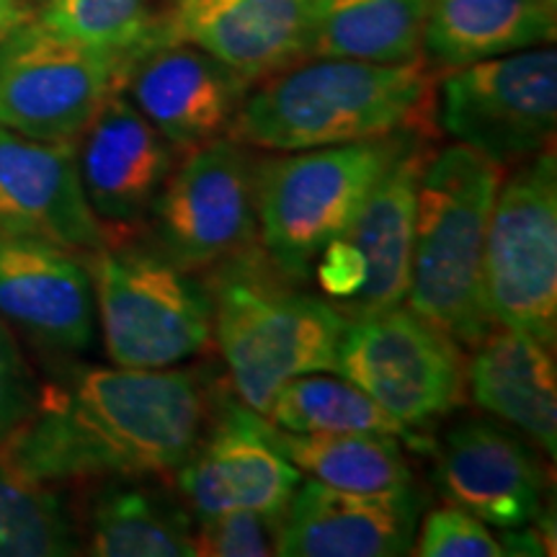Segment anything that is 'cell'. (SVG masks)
Listing matches in <instances>:
<instances>
[{
	"instance_id": "1",
	"label": "cell",
	"mask_w": 557,
	"mask_h": 557,
	"mask_svg": "<svg viewBox=\"0 0 557 557\" xmlns=\"http://www.w3.org/2000/svg\"><path fill=\"white\" fill-rule=\"evenodd\" d=\"M212 395L197 369L83 367L37 393L0 444L45 483L173 475L205 436Z\"/></svg>"
},
{
	"instance_id": "2",
	"label": "cell",
	"mask_w": 557,
	"mask_h": 557,
	"mask_svg": "<svg viewBox=\"0 0 557 557\" xmlns=\"http://www.w3.org/2000/svg\"><path fill=\"white\" fill-rule=\"evenodd\" d=\"M248 88L227 137L246 148L297 152L423 129L434 81L426 62L308 58Z\"/></svg>"
},
{
	"instance_id": "3",
	"label": "cell",
	"mask_w": 557,
	"mask_h": 557,
	"mask_svg": "<svg viewBox=\"0 0 557 557\" xmlns=\"http://www.w3.org/2000/svg\"><path fill=\"white\" fill-rule=\"evenodd\" d=\"M212 336L243 406L263 416L284 382L333 372L346 318L299 289L261 246L209 269Z\"/></svg>"
},
{
	"instance_id": "4",
	"label": "cell",
	"mask_w": 557,
	"mask_h": 557,
	"mask_svg": "<svg viewBox=\"0 0 557 557\" xmlns=\"http://www.w3.org/2000/svg\"><path fill=\"white\" fill-rule=\"evenodd\" d=\"M500 181L498 163L455 143L429 156L418 184L406 302L459 346L472 348L493 325L483 259Z\"/></svg>"
},
{
	"instance_id": "5",
	"label": "cell",
	"mask_w": 557,
	"mask_h": 557,
	"mask_svg": "<svg viewBox=\"0 0 557 557\" xmlns=\"http://www.w3.org/2000/svg\"><path fill=\"white\" fill-rule=\"evenodd\" d=\"M413 132L259 160V246L295 282H305L323 248L346 233L369 189Z\"/></svg>"
},
{
	"instance_id": "6",
	"label": "cell",
	"mask_w": 557,
	"mask_h": 557,
	"mask_svg": "<svg viewBox=\"0 0 557 557\" xmlns=\"http://www.w3.org/2000/svg\"><path fill=\"white\" fill-rule=\"evenodd\" d=\"M86 259L96 318L116 367H178L214 344L207 284L158 248L109 243Z\"/></svg>"
},
{
	"instance_id": "7",
	"label": "cell",
	"mask_w": 557,
	"mask_h": 557,
	"mask_svg": "<svg viewBox=\"0 0 557 557\" xmlns=\"http://www.w3.org/2000/svg\"><path fill=\"white\" fill-rule=\"evenodd\" d=\"M483 289L493 323L555 348L557 158L547 148L504 176L487 222Z\"/></svg>"
},
{
	"instance_id": "8",
	"label": "cell",
	"mask_w": 557,
	"mask_h": 557,
	"mask_svg": "<svg viewBox=\"0 0 557 557\" xmlns=\"http://www.w3.org/2000/svg\"><path fill=\"white\" fill-rule=\"evenodd\" d=\"M444 135L500 169L553 148L557 52L553 45L447 70L431 101Z\"/></svg>"
},
{
	"instance_id": "9",
	"label": "cell",
	"mask_w": 557,
	"mask_h": 557,
	"mask_svg": "<svg viewBox=\"0 0 557 557\" xmlns=\"http://www.w3.org/2000/svg\"><path fill=\"white\" fill-rule=\"evenodd\" d=\"M333 372L364 389L408 429L455 413L468 393L462 346L403 305L346 320Z\"/></svg>"
},
{
	"instance_id": "10",
	"label": "cell",
	"mask_w": 557,
	"mask_h": 557,
	"mask_svg": "<svg viewBox=\"0 0 557 557\" xmlns=\"http://www.w3.org/2000/svg\"><path fill=\"white\" fill-rule=\"evenodd\" d=\"M426 132H413L369 189L341 238L323 248L315 274L323 295L346 320L393 310L406 302L413 256L418 184L429 163Z\"/></svg>"
},
{
	"instance_id": "11",
	"label": "cell",
	"mask_w": 557,
	"mask_h": 557,
	"mask_svg": "<svg viewBox=\"0 0 557 557\" xmlns=\"http://www.w3.org/2000/svg\"><path fill=\"white\" fill-rule=\"evenodd\" d=\"M122 60L29 16L0 41V127L41 143L78 139L120 88Z\"/></svg>"
},
{
	"instance_id": "12",
	"label": "cell",
	"mask_w": 557,
	"mask_h": 557,
	"mask_svg": "<svg viewBox=\"0 0 557 557\" xmlns=\"http://www.w3.org/2000/svg\"><path fill=\"white\" fill-rule=\"evenodd\" d=\"M259 160L233 137L186 152L150 209L156 248L184 271H209L259 246Z\"/></svg>"
},
{
	"instance_id": "13",
	"label": "cell",
	"mask_w": 557,
	"mask_h": 557,
	"mask_svg": "<svg viewBox=\"0 0 557 557\" xmlns=\"http://www.w3.org/2000/svg\"><path fill=\"white\" fill-rule=\"evenodd\" d=\"M250 83L184 41H139L122 60L120 90L178 152L225 137Z\"/></svg>"
},
{
	"instance_id": "14",
	"label": "cell",
	"mask_w": 557,
	"mask_h": 557,
	"mask_svg": "<svg viewBox=\"0 0 557 557\" xmlns=\"http://www.w3.org/2000/svg\"><path fill=\"white\" fill-rule=\"evenodd\" d=\"M434 449L436 485L451 506L504 532L540 517L545 465L517 431L491 418H462L444 431Z\"/></svg>"
},
{
	"instance_id": "15",
	"label": "cell",
	"mask_w": 557,
	"mask_h": 557,
	"mask_svg": "<svg viewBox=\"0 0 557 557\" xmlns=\"http://www.w3.org/2000/svg\"><path fill=\"white\" fill-rule=\"evenodd\" d=\"M173 475L194 519L235 508L284 517L302 480V472L271 438L267 418L248 406H227L225 416L205 431L197 449Z\"/></svg>"
},
{
	"instance_id": "16",
	"label": "cell",
	"mask_w": 557,
	"mask_h": 557,
	"mask_svg": "<svg viewBox=\"0 0 557 557\" xmlns=\"http://www.w3.org/2000/svg\"><path fill=\"white\" fill-rule=\"evenodd\" d=\"M0 233L81 256L109 246L83 189L75 139L41 143L0 127Z\"/></svg>"
},
{
	"instance_id": "17",
	"label": "cell",
	"mask_w": 557,
	"mask_h": 557,
	"mask_svg": "<svg viewBox=\"0 0 557 557\" xmlns=\"http://www.w3.org/2000/svg\"><path fill=\"white\" fill-rule=\"evenodd\" d=\"M315 0H171L143 41H184L243 81L259 83L305 60Z\"/></svg>"
},
{
	"instance_id": "18",
	"label": "cell",
	"mask_w": 557,
	"mask_h": 557,
	"mask_svg": "<svg viewBox=\"0 0 557 557\" xmlns=\"http://www.w3.org/2000/svg\"><path fill=\"white\" fill-rule=\"evenodd\" d=\"M75 145L83 189L109 243L148 222L176 150L120 88L101 103Z\"/></svg>"
},
{
	"instance_id": "19",
	"label": "cell",
	"mask_w": 557,
	"mask_h": 557,
	"mask_svg": "<svg viewBox=\"0 0 557 557\" xmlns=\"http://www.w3.org/2000/svg\"><path fill=\"white\" fill-rule=\"evenodd\" d=\"M421 498L416 487L354 493L299 480L284 508L276 555L284 557H395L413 549Z\"/></svg>"
},
{
	"instance_id": "20",
	"label": "cell",
	"mask_w": 557,
	"mask_h": 557,
	"mask_svg": "<svg viewBox=\"0 0 557 557\" xmlns=\"http://www.w3.org/2000/svg\"><path fill=\"white\" fill-rule=\"evenodd\" d=\"M86 256L54 243L0 233V318L62 354L96 336V297Z\"/></svg>"
},
{
	"instance_id": "21",
	"label": "cell",
	"mask_w": 557,
	"mask_h": 557,
	"mask_svg": "<svg viewBox=\"0 0 557 557\" xmlns=\"http://www.w3.org/2000/svg\"><path fill=\"white\" fill-rule=\"evenodd\" d=\"M468 361L478 408L511 423L542 451L557 455V369L553 348L524 331L493 323Z\"/></svg>"
},
{
	"instance_id": "22",
	"label": "cell",
	"mask_w": 557,
	"mask_h": 557,
	"mask_svg": "<svg viewBox=\"0 0 557 557\" xmlns=\"http://www.w3.org/2000/svg\"><path fill=\"white\" fill-rule=\"evenodd\" d=\"M160 475L96 478L83 506V553L96 557H194V513Z\"/></svg>"
},
{
	"instance_id": "23",
	"label": "cell",
	"mask_w": 557,
	"mask_h": 557,
	"mask_svg": "<svg viewBox=\"0 0 557 557\" xmlns=\"http://www.w3.org/2000/svg\"><path fill=\"white\" fill-rule=\"evenodd\" d=\"M557 9L545 0H431L423 54L438 67H465L553 45Z\"/></svg>"
},
{
	"instance_id": "24",
	"label": "cell",
	"mask_w": 557,
	"mask_h": 557,
	"mask_svg": "<svg viewBox=\"0 0 557 557\" xmlns=\"http://www.w3.org/2000/svg\"><path fill=\"white\" fill-rule=\"evenodd\" d=\"M431 0H315L308 58L403 65L423 60Z\"/></svg>"
},
{
	"instance_id": "25",
	"label": "cell",
	"mask_w": 557,
	"mask_h": 557,
	"mask_svg": "<svg viewBox=\"0 0 557 557\" xmlns=\"http://www.w3.org/2000/svg\"><path fill=\"white\" fill-rule=\"evenodd\" d=\"M269 434L299 472L354 493H395L413 487L400 438L389 434H292L269 423Z\"/></svg>"
},
{
	"instance_id": "26",
	"label": "cell",
	"mask_w": 557,
	"mask_h": 557,
	"mask_svg": "<svg viewBox=\"0 0 557 557\" xmlns=\"http://www.w3.org/2000/svg\"><path fill=\"white\" fill-rule=\"evenodd\" d=\"M271 426L292 434H389L410 447H421L423 438L413 429L403 426L385 408L377 406L364 389L344 377H325L323 372L302 374L284 382L267 408ZM426 444V442H423Z\"/></svg>"
},
{
	"instance_id": "27",
	"label": "cell",
	"mask_w": 557,
	"mask_h": 557,
	"mask_svg": "<svg viewBox=\"0 0 557 557\" xmlns=\"http://www.w3.org/2000/svg\"><path fill=\"white\" fill-rule=\"evenodd\" d=\"M81 553L78 524L52 483L32 478L0 449V557Z\"/></svg>"
},
{
	"instance_id": "28",
	"label": "cell",
	"mask_w": 557,
	"mask_h": 557,
	"mask_svg": "<svg viewBox=\"0 0 557 557\" xmlns=\"http://www.w3.org/2000/svg\"><path fill=\"white\" fill-rule=\"evenodd\" d=\"M37 18L70 39L116 54L135 50L152 24L148 0H45Z\"/></svg>"
},
{
	"instance_id": "29",
	"label": "cell",
	"mask_w": 557,
	"mask_h": 557,
	"mask_svg": "<svg viewBox=\"0 0 557 557\" xmlns=\"http://www.w3.org/2000/svg\"><path fill=\"white\" fill-rule=\"evenodd\" d=\"M282 517L235 508L214 517L194 519V555L197 557H269L276 555Z\"/></svg>"
},
{
	"instance_id": "30",
	"label": "cell",
	"mask_w": 557,
	"mask_h": 557,
	"mask_svg": "<svg viewBox=\"0 0 557 557\" xmlns=\"http://www.w3.org/2000/svg\"><path fill=\"white\" fill-rule=\"evenodd\" d=\"M410 553L421 557H500L504 545L493 537L485 521L457 506H444L418 521Z\"/></svg>"
},
{
	"instance_id": "31",
	"label": "cell",
	"mask_w": 557,
	"mask_h": 557,
	"mask_svg": "<svg viewBox=\"0 0 557 557\" xmlns=\"http://www.w3.org/2000/svg\"><path fill=\"white\" fill-rule=\"evenodd\" d=\"M39 387L34 385L24 354L0 318V444L16 431L37 403Z\"/></svg>"
},
{
	"instance_id": "32",
	"label": "cell",
	"mask_w": 557,
	"mask_h": 557,
	"mask_svg": "<svg viewBox=\"0 0 557 557\" xmlns=\"http://www.w3.org/2000/svg\"><path fill=\"white\" fill-rule=\"evenodd\" d=\"M29 18L24 0H0V41Z\"/></svg>"
},
{
	"instance_id": "33",
	"label": "cell",
	"mask_w": 557,
	"mask_h": 557,
	"mask_svg": "<svg viewBox=\"0 0 557 557\" xmlns=\"http://www.w3.org/2000/svg\"><path fill=\"white\" fill-rule=\"evenodd\" d=\"M545 3L547 5H555V9H557V0H545Z\"/></svg>"
},
{
	"instance_id": "34",
	"label": "cell",
	"mask_w": 557,
	"mask_h": 557,
	"mask_svg": "<svg viewBox=\"0 0 557 557\" xmlns=\"http://www.w3.org/2000/svg\"><path fill=\"white\" fill-rule=\"evenodd\" d=\"M24 3H26V0H24Z\"/></svg>"
}]
</instances>
